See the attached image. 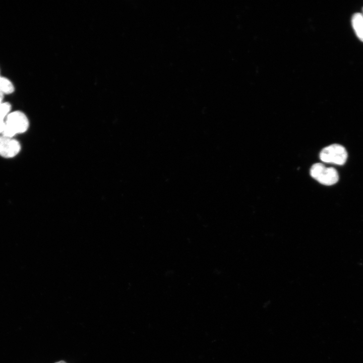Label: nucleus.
Instances as JSON below:
<instances>
[{"label":"nucleus","mask_w":363,"mask_h":363,"mask_svg":"<svg viewBox=\"0 0 363 363\" xmlns=\"http://www.w3.org/2000/svg\"><path fill=\"white\" fill-rule=\"evenodd\" d=\"M352 24L357 36L363 41V16L359 13L355 14L352 18Z\"/></svg>","instance_id":"5"},{"label":"nucleus","mask_w":363,"mask_h":363,"mask_svg":"<svg viewBox=\"0 0 363 363\" xmlns=\"http://www.w3.org/2000/svg\"><path fill=\"white\" fill-rule=\"evenodd\" d=\"M313 178L320 183L327 186L336 184L339 179L336 170L333 167H327L324 164L317 163L313 164L310 169Z\"/></svg>","instance_id":"2"},{"label":"nucleus","mask_w":363,"mask_h":363,"mask_svg":"<svg viewBox=\"0 0 363 363\" xmlns=\"http://www.w3.org/2000/svg\"><path fill=\"white\" fill-rule=\"evenodd\" d=\"M20 143L12 138L0 136V155L5 158H12L20 151Z\"/></svg>","instance_id":"4"},{"label":"nucleus","mask_w":363,"mask_h":363,"mask_svg":"<svg viewBox=\"0 0 363 363\" xmlns=\"http://www.w3.org/2000/svg\"><path fill=\"white\" fill-rule=\"evenodd\" d=\"M347 158L346 149L339 144L330 145L323 149L320 153V158L322 161L338 165L344 164Z\"/></svg>","instance_id":"3"},{"label":"nucleus","mask_w":363,"mask_h":363,"mask_svg":"<svg viewBox=\"0 0 363 363\" xmlns=\"http://www.w3.org/2000/svg\"><path fill=\"white\" fill-rule=\"evenodd\" d=\"M29 127L26 115L20 111L10 112L6 117L5 126L2 133L3 136L12 138L17 134L25 132Z\"/></svg>","instance_id":"1"},{"label":"nucleus","mask_w":363,"mask_h":363,"mask_svg":"<svg viewBox=\"0 0 363 363\" xmlns=\"http://www.w3.org/2000/svg\"><path fill=\"white\" fill-rule=\"evenodd\" d=\"M4 94L0 92V104L3 102Z\"/></svg>","instance_id":"9"},{"label":"nucleus","mask_w":363,"mask_h":363,"mask_svg":"<svg viewBox=\"0 0 363 363\" xmlns=\"http://www.w3.org/2000/svg\"><path fill=\"white\" fill-rule=\"evenodd\" d=\"M55 363H67V362H66L62 360V361H57V362H55Z\"/></svg>","instance_id":"10"},{"label":"nucleus","mask_w":363,"mask_h":363,"mask_svg":"<svg viewBox=\"0 0 363 363\" xmlns=\"http://www.w3.org/2000/svg\"><path fill=\"white\" fill-rule=\"evenodd\" d=\"M5 122L0 120V134H2L5 128Z\"/></svg>","instance_id":"8"},{"label":"nucleus","mask_w":363,"mask_h":363,"mask_svg":"<svg viewBox=\"0 0 363 363\" xmlns=\"http://www.w3.org/2000/svg\"><path fill=\"white\" fill-rule=\"evenodd\" d=\"M14 89L13 84L9 79L0 76V92L4 94H9L13 93Z\"/></svg>","instance_id":"6"},{"label":"nucleus","mask_w":363,"mask_h":363,"mask_svg":"<svg viewBox=\"0 0 363 363\" xmlns=\"http://www.w3.org/2000/svg\"><path fill=\"white\" fill-rule=\"evenodd\" d=\"M11 104L8 102H2L0 104V120H4V118L10 113Z\"/></svg>","instance_id":"7"}]
</instances>
